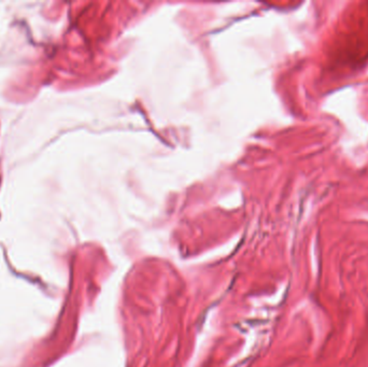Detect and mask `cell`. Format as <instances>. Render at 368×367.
I'll return each mask as SVG.
<instances>
[]
</instances>
